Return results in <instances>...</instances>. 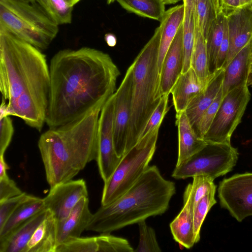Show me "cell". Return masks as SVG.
Wrapping results in <instances>:
<instances>
[{"label": "cell", "instance_id": "1", "mask_svg": "<svg viewBox=\"0 0 252 252\" xmlns=\"http://www.w3.org/2000/svg\"><path fill=\"white\" fill-rule=\"evenodd\" d=\"M46 124L49 128L76 120L116 91L120 71L109 54L83 47L60 50L49 64Z\"/></svg>", "mask_w": 252, "mask_h": 252}, {"label": "cell", "instance_id": "2", "mask_svg": "<svg viewBox=\"0 0 252 252\" xmlns=\"http://www.w3.org/2000/svg\"><path fill=\"white\" fill-rule=\"evenodd\" d=\"M50 88L46 55L0 28V91L8 101L1 104L0 115L19 117L40 131L46 124Z\"/></svg>", "mask_w": 252, "mask_h": 252}, {"label": "cell", "instance_id": "3", "mask_svg": "<svg viewBox=\"0 0 252 252\" xmlns=\"http://www.w3.org/2000/svg\"><path fill=\"white\" fill-rule=\"evenodd\" d=\"M105 103L40 135L38 147L50 188L72 180L87 163L96 160L98 120Z\"/></svg>", "mask_w": 252, "mask_h": 252}, {"label": "cell", "instance_id": "4", "mask_svg": "<svg viewBox=\"0 0 252 252\" xmlns=\"http://www.w3.org/2000/svg\"><path fill=\"white\" fill-rule=\"evenodd\" d=\"M175 193V183L165 179L157 166H149L124 193L101 206L93 215L86 230L110 233L161 215L167 210Z\"/></svg>", "mask_w": 252, "mask_h": 252}, {"label": "cell", "instance_id": "5", "mask_svg": "<svg viewBox=\"0 0 252 252\" xmlns=\"http://www.w3.org/2000/svg\"><path fill=\"white\" fill-rule=\"evenodd\" d=\"M160 37L159 26L130 65L133 75L131 113L126 153L139 141L162 97L158 63Z\"/></svg>", "mask_w": 252, "mask_h": 252}, {"label": "cell", "instance_id": "6", "mask_svg": "<svg viewBox=\"0 0 252 252\" xmlns=\"http://www.w3.org/2000/svg\"><path fill=\"white\" fill-rule=\"evenodd\" d=\"M58 26L36 1L0 0V28L41 51L56 37Z\"/></svg>", "mask_w": 252, "mask_h": 252}, {"label": "cell", "instance_id": "7", "mask_svg": "<svg viewBox=\"0 0 252 252\" xmlns=\"http://www.w3.org/2000/svg\"><path fill=\"white\" fill-rule=\"evenodd\" d=\"M159 128L141 138L121 157L111 176L104 183L101 205L111 203L124 193L149 167L156 151Z\"/></svg>", "mask_w": 252, "mask_h": 252}, {"label": "cell", "instance_id": "8", "mask_svg": "<svg viewBox=\"0 0 252 252\" xmlns=\"http://www.w3.org/2000/svg\"><path fill=\"white\" fill-rule=\"evenodd\" d=\"M238 155L237 149L230 143H207L199 151L176 166L172 176L185 179L206 175L214 180L232 170Z\"/></svg>", "mask_w": 252, "mask_h": 252}, {"label": "cell", "instance_id": "9", "mask_svg": "<svg viewBox=\"0 0 252 252\" xmlns=\"http://www.w3.org/2000/svg\"><path fill=\"white\" fill-rule=\"evenodd\" d=\"M250 99L247 83L228 92L223 96L203 140L207 143H230L232 134L241 122Z\"/></svg>", "mask_w": 252, "mask_h": 252}, {"label": "cell", "instance_id": "10", "mask_svg": "<svg viewBox=\"0 0 252 252\" xmlns=\"http://www.w3.org/2000/svg\"><path fill=\"white\" fill-rule=\"evenodd\" d=\"M218 193L220 206L238 221L252 216V173L236 174L223 179Z\"/></svg>", "mask_w": 252, "mask_h": 252}, {"label": "cell", "instance_id": "11", "mask_svg": "<svg viewBox=\"0 0 252 252\" xmlns=\"http://www.w3.org/2000/svg\"><path fill=\"white\" fill-rule=\"evenodd\" d=\"M115 97L114 93L105 102L98 120L96 161L104 183L109 179L121 158L116 153L113 139Z\"/></svg>", "mask_w": 252, "mask_h": 252}, {"label": "cell", "instance_id": "12", "mask_svg": "<svg viewBox=\"0 0 252 252\" xmlns=\"http://www.w3.org/2000/svg\"><path fill=\"white\" fill-rule=\"evenodd\" d=\"M132 79V69L130 65L115 93L113 132L115 150L120 157L126 152L131 113Z\"/></svg>", "mask_w": 252, "mask_h": 252}, {"label": "cell", "instance_id": "13", "mask_svg": "<svg viewBox=\"0 0 252 252\" xmlns=\"http://www.w3.org/2000/svg\"><path fill=\"white\" fill-rule=\"evenodd\" d=\"M88 190L83 179L70 180L51 187L43 199L46 209L49 210L57 221L64 219L78 201L88 197Z\"/></svg>", "mask_w": 252, "mask_h": 252}, {"label": "cell", "instance_id": "14", "mask_svg": "<svg viewBox=\"0 0 252 252\" xmlns=\"http://www.w3.org/2000/svg\"><path fill=\"white\" fill-rule=\"evenodd\" d=\"M226 16L229 48L223 68L252 39V4L241 7Z\"/></svg>", "mask_w": 252, "mask_h": 252}, {"label": "cell", "instance_id": "15", "mask_svg": "<svg viewBox=\"0 0 252 252\" xmlns=\"http://www.w3.org/2000/svg\"><path fill=\"white\" fill-rule=\"evenodd\" d=\"M183 24L179 29L162 64L160 76V91L162 96L170 94L171 88L182 73Z\"/></svg>", "mask_w": 252, "mask_h": 252}, {"label": "cell", "instance_id": "16", "mask_svg": "<svg viewBox=\"0 0 252 252\" xmlns=\"http://www.w3.org/2000/svg\"><path fill=\"white\" fill-rule=\"evenodd\" d=\"M88 197L82 198L63 220H56L57 245L74 237H80L93 216L89 207Z\"/></svg>", "mask_w": 252, "mask_h": 252}, {"label": "cell", "instance_id": "17", "mask_svg": "<svg viewBox=\"0 0 252 252\" xmlns=\"http://www.w3.org/2000/svg\"><path fill=\"white\" fill-rule=\"evenodd\" d=\"M223 68L217 70L203 89L191 101L185 112L193 130L204 111L210 106L222 88Z\"/></svg>", "mask_w": 252, "mask_h": 252}, {"label": "cell", "instance_id": "18", "mask_svg": "<svg viewBox=\"0 0 252 252\" xmlns=\"http://www.w3.org/2000/svg\"><path fill=\"white\" fill-rule=\"evenodd\" d=\"M185 18L184 3L165 11L160 22V37L158 54V67L160 72L165 56Z\"/></svg>", "mask_w": 252, "mask_h": 252}, {"label": "cell", "instance_id": "19", "mask_svg": "<svg viewBox=\"0 0 252 252\" xmlns=\"http://www.w3.org/2000/svg\"><path fill=\"white\" fill-rule=\"evenodd\" d=\"M44 210L29 219L0 241V252H25L27 245L49 213Z\"/></svg>", "mask_w": 252, "mask_h": 252}, {"label": "cell", "instance_id": "20", "mask_svg": "<svg viewBox=\"0 0 252 252\" xmlns=\"http://www.w3.org/2000/svg\"><path fill=\"white\" fill-rule=\"evenodd\" d=\"M252 39L223 68L222 85L223 97L228 92L244 84H247L250 66Z\"/></svg>", "mask_w": 252, "mask_h": 252}, {"label": "cell", "instance_id": "21", "mask_svg": "<svg viewBox=\"0 0 252 252\" xmlns=\"http://www.w3.org/2000/svg\"><path fill=\"white\" fill-rule=\"evenodd\" d=\"M176 125L178 131V154L176 164L178 166L201 150L207 143L197 136L185 111L176 114Z\"/></svg>", "mask_w": 252, "mask_h": 252}, {"label": "cell", "instance_id": "22", "mask_svg": "<svg viewBox=\"0 0 252 252\" xmlns=\"http://www.w3.org/2000/svg\"><path fill=\"white\" fill-rule=\"evenodd\" d=\"M204 87L191 67L181 73L170 90L176 114L185 111Z\"/></svg>", "mask_w": 252, "mask_h": 252}, {"label": "cell", "instance_id": "23", "mask_svg": "<svg viewBox=\"0 0 252 252\" xmlns=\"http://www.w3.org/2000/svg\"><path fill=\"white\" fill-rule=\"evenodd\" d=\"M183 203V207L169 227L175 241L189 249L196 244L193 220L194 206L190 198L185 194Z\"/></svg>", "mask_w": 252, "mask_h": 252}, {"label": "cell", "instance_id": "24", "mask_svg": "<svg viewBox=\"0 0 252 252\" xmlns=\"http://www.w3.org/2000/svg\"><path fill=\"white\" fill-rule=\"evenodd\" d=\"M57 246L56 220L49 211L29 241L25 252H56Z\"/></svg>", "mask_w": 252, "mask_h": 252}, {"label": "cell", "instance_id": "25", "mask_svg": "<svg viewBox=\"0 0 252 252\" xmlns=\"http://www.w3.org/2000/svg\"><path fill=\"white\" fill-rule=\"evenodd\" d=\"M45 209L43 198L28 194L0 229V241L24 221Z\"/></svg>", "mask_w": 252, "mask_h": 252}, {"label": "cell", "instance_id": "26", "mask_svg": "<svg viewBox=\"0 0 252 252\" xmlns=\"http://www.w3.org/2000/svg\"><path fill=\"white\" fill-rule=\"evenodd\" d=\"M190 66L195 71L201 83L205 87L213 74L210 73L209 69L206 40L196 24Z\"/></svg>", "mask_w": 252, "mask_h": 252}, {"label": "cell", "instance_id": "27", "mask_svg": "<svg viewBox=\"0 0 252 252\" xmlns=\"http://www.w3.org/2000/svg\"><path fill=\"white\" fill-rule=\"evenodd\" d=\"M226 23V16L223 13L219 12L205 39L209 69L211 74L217 70V56L223 38Z\"/></svg>", "mask_w": 252, "mask_h": 252}, {"label": "cell", "instance_id": "28", "mask_svg": "<svg viewBox=\"0 0 252 252\" xmlns=\"http://www.w3.org/2000/svg\"><path fill=\"white\" fill-rule=\"evenodd\" d=\"M126 11L159 22L165 13L163 0H116Z\"/></svg>", "mask_w": 252, "mask_h": 252}, {"label": "cell", "instance_id": "29", "mask_svg": "<svg viewBox=\"0 0 252 252\" xmlns=\"http://www.w3.org/2000/svg\"><path fill=\"white\" fill-rule=\"evenodd\" d=\"M195 23V9L185 7V18L183 24L184 62L182 73L187 72L191 67V58L194 42Z\"/></svg>", "mask_w": 252, "mask_h": 252}, {"label": "cell", "instance_id": "30", "mask_svg": "<svg viewBox=\"0 0 252 252\" xmlns=\"http://www.w3.org/2000/svg\"><path fill=\"white\" fill-rule=\"evenodd\" d=\"M218 14V11L214 0H196L195 24L205 39Z\"/></svg>", "mask_w": 252, "mask_h": 252}, {"label": "cell", "instance_id": "31", "mask_svg": "<svg viewBox=\"0 0 252 252\" xmlns=\"http://www.w3.org/2000/svg\"><path fill=\"white\" fill-rule=\"evenodd\" d=\"M35 1L58 26L71 22L73 7L68 6L63 0H35Z\"/></svg>", "mask_w": 252, "mask_h": 252}, {"label": "cell", "instance_id": "32", "mask_svg": "<svg viewBox=\"0 0 252 252\" xmlns=\"http://www.w3.org/2000/svg\"><path fill=\"white\" fill-rule=\"evenodd\" d=\"M192 183L186 187L184 194L191 199L194 208L198 202L205 195L216 190L217 186L211 177L206 175H197L192 177Z\"/></svg>", "mask_w": 252, "mask_h": 252}, {"label": "cell", "instance_id": "33", "mask_svg": "<svg viewBox=\"0 0 252 252\" xmlns=\"http://www.w3.org/2000/svg\"><path fill=\"white\" fill-rule=\"evenodd\" d=\"M216 191L214 190L205 195L194 208L193 220L196 243L200 240L201 228L208 213L217 203L215 198Z\"/></svg>", "mask_w": 252, "mask_h": 252}, {"label": "cell", "instance_id": "34", "mask_svg": "<svg viewBox=\"0 0 252 252\" xmlns=\"http://www.w3.org/2000/svg\"><path fill=\"white\" fill-rule=\"evenodd\" d=\"M97 252H133L134 250L126 239L102 233L96 237Z\"/></svg>", "mask_w": 252, "mask_h": 252}, {"label": "cell", "instance_id": "35", "mask_svg": "<svg viewBox=\"0 0 252 252\" xmlns=\"http://www.w3.org/2000/svg\"><path fill=\"white\" fill-rule=\"evenodd\" d=\"M96 237H74L57 245L56 252H97Z\"/></svg>", "mask_w": 252, "mask_h": 252}, {"label": "cell", "instance_id": "36", "mask_svg": "<svg viewBox=\"0 0 252 252\" xmlns=\"http://www.w3.org/2000/svg\"><path fill=\"white\" fill-rule=\"evenodd\" d=\"M139 239L136 252H159L161 250L158 242L154 229L148 225L145 220L138 223Z\"/></svg>", "mask_w": 252, "mask_h": 252}, {"label": "cell", "instance_id": "37", "mask_svg": "<svg viewBox=\"0 0 252 252\" xmlns=\"http://www.w3.org/2000/svg\"><path fill=\"white\" fill-rule=\"evenodd\" d=\"M169 95L164 94L162 96L158 104L143 129L139 140L151 131L160 126L165 116L170 108L168 106Z\"/></svg>", "mask_w": 252, "mask_h": 252}, {"label": "cell", "instance_id": "38", "mask_svg": "<svg viewBox=\"0 0 252 252\" xmlns=\"http://www.w3.org/2000/svg\"><path fill=\"white\" fill-rule=\"evenodd\" d=\"M222 98L221 88L214 101L203 113L197 124L195 132L199 138L203 139L204 135L209 129Z\"/></svg>", "mask_w": 252, "mask_h": 252}, {"label": "cell", "instance_id": "39", "mask_svg": "<svg viewBox=\"0 0 252 252\" xmlns=\"http://www.w3.org/2000/svg\"><path fill=\"white\" fill-rule=\"evenodd\" d=\"M0 156L4 155L13 135L14 127L10 116H0Z\"/></svg>", "mask_w": 252, "mask_h": 252}, {"label": "cell", "instance_id": "40", "mask_svg": "<svg viewBox=\"0 0 252 252\" xmlns=\"http://www.w3.org/2000/svg\"><path fill=\"white\" fill-rule=\"evenodd\" d=\"M28 195L26 192H22L19 195L0 202V229Z\"/></svg>", "mask_w": 252, "mask_h": 252}, {"label": "cell", "instance_id": "41", "mask_svg": "<svg viewBox=\"0 0 252 252\" xmlns=\"http://www.w3.org/2000/svg\"><path fill=\"white\" fill-rule=\"evenodd\" d=\"M22 191L8 177L0 178V202L19 195Z\"/></svg>", "mask_w": 252, "mask_h": 252}, {"label": "cell", "instance_id": "42", "mask_svg": "<svg viewBox=\"0 0 252 252\" xmlns=\"http://www.w3.org/2000/svg\"><path fill=\"white\" fill-rule=\"evenodd\" d=\"M229 48V37L228 30L227 26V21L225 26L224 36L220 47L217 61H216V69L223 68L225 63Z\"/></svg>", "mask_w": 252, "mask_h": 252}, {"label": "cell", "instance_id": "43", "mask_svg": "<svg viewBox=\"0 0 252 252\" xmlns=\"http://www.w3.org/2000/svg\"><path fill=\"white\" fill-rule=\"evenodd\" d=\"M219 12L227 16L241 7V0H219Z\"/></svg>", "mask_w": 252, "mask_h": 252}, {"label": "cell", "instance_id": "44", "mask_svg": "<svg viewBox=\"0 0 252 252\" xmlns=\"http://www.w3.org/2000/svg\"><path fill=\"white\" fill-rule=\"evenodd\" d=\"M9 167L4 158V155L0 156V178L8 177L7 174V170Z\"/></svg>", "mask_w": 252, "mask_h": 252}, {"label": "cell", "instance_id": "45", "mask_svg": "<svg viewBox=\"0 0 252 252\" xmlns=\"http://www.w3.org/2000/svg\"><path fill=\"white\" fill-rule=\"evenodd\" d=\"M104 39L107 44L110 47H114L117 43L116 36L111 33H106L104 36Z\"/></svg>", "mask_w": 252, "mask_h": 252}, {"label": "cell", "instance_id": "46", "mask_svg": "<svg viewBox=\"0 0 252 252\" xmlns=\"http://www.w3.org/2000/svg\"><path fill=\"white\" fill-rule=\"evenodd\" d=\"M247 85L252 87V41L250 53V66L249 76L247 80Z\"/></svg>", "mask_w": 252, "mask_h": 252}, {"label": "cell", "instance_id": "47", "mask_svg": "<svg viewBox=\"0 0 252 252\" xmlns=\"http://www.w3.org/2000/svg\"><path fill=\"white\" fill-rule=\"evenodd\" d=\"M185 7L195 9L196 0H183Z\"/></svg>", "mask_w": 252, "mask_h": 252}, {"label": "cell", "instance_id": "48", "mask_svg": "<svg viewBox=\"0 0 252 252\" xmlns=\"http://www.w3.org/2000/svg\"><path fill=\"white\" fill-rule=\"evenodd\" d=\"M69 7H73V6L78 3L81 0H63Z\"/></svg>", "mask_w": 252, "mask_h": 252}, {"label": "cell", "instance_id": "49", "mask_svg": "<svg viewBox=\"0 0 252 252\" xmlns=\"http://www.w3.org/2000/svg\"><path fill=\"white\" fill-rule=\"evenodd\" d=\"M252 4V0H241V7Z\"/></svg>", "mask_w": 252, "mask_h": 252}, {"label": "cell", "instance_id": "50", "mask_svg": "<svg viewBox=\"0 0 252 252\" xmlns=\"http://www.w3.org/2000/svg\"><path fill=\"white\" fill-rule=\"evenodd\" d=\"M165 4H174L180 1L181 0H163Z\"/></svg>", "mask_w": 252, "mask_h": 252}, {"label": "cell", "instance_id": "51", "mask_svg": "<svg viewBox=\"0 0 252 252\" xmlns=\"http://www.w3.org/2000/svg\"><path fill=\"white\" fill-rule=\"evenodd\" d=\"M215 5L216 6V7L217 8L218 13H219V0H214Z\"/></svg>", "mask_w": 252, "mask_h": 252}, {"label": "cell", "instance_id": "52", "mask_svg": "<svg viewBox=\"0 0 252 252\" xmlns=\"http://www.w3.org/2000/svg\"><path fill=\"white\" fill-rule=\"evenodd\" d=\"M25 2H29V3H33L35 2V0H21Z\"/></svg>", "mask_w": 252, "mask_h": 252}, {"label": "cell", "instance_id": "53", "mask_svg": "<svg viewBox=\"0 0 252 252\" xmlns=\"http://www.w3.org/2000/svg\"><path fill=\"white\" fill-rule=\"evenodd\" d=\"M116 0H107V2L108 4H110L112 2H113Z\"/></svg>", "mask_w": 252, "mask_h": 252}]
</instances>
